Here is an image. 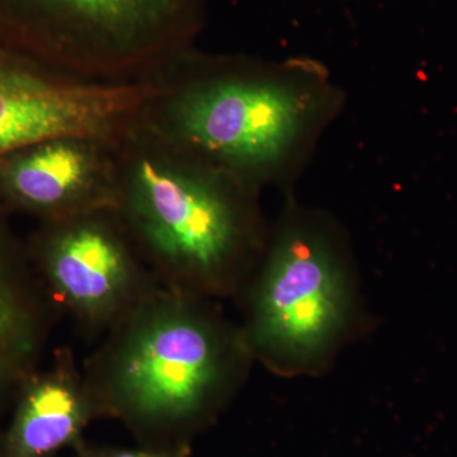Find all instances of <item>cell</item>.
<instances>
[{
	"label": "cell",
	"mask_w": 457,
	"mask_h": 457,
	"mask_svg": "<svg viewBox=\"0 0 457 457\" xmlns=\"http://www.w3.org/2000/svg\"><path fill=\"white\" fill-rule=\"evenodd\" d=\"M78 457H185L182 447L170 450L90 449L80 446Z\"/></svg>",
	"instance_id": "11"
},
{
	"label": "cell",
	"mask_w": 457,
	"mask_h": 457,
	"mask_svg": "<svg viewBox=\"0 0 457 457\" xmlns=\"http://www.w3.org/2000/svg\"><path fill=\"white\" fill-rule=\"evenodd\" d=\"M314 68L192 47L153 75L137 122L258 192L293 171L335 113L336 90Z\"/></svg>",
	"instance_id": "1"
},
{
	"label": "cell",
	"mask_w": 457,
	"mask_h": 457,
	"mask_svg": "<svg viewBox=\"0 0 457 457\" xmlns=\"http://www.w3.org/2000/svg\"><path fill=\"white\" fill-rule=\"evenodd\" d=\"M55 314L0 210V400L17 395L37 370Z\"/></svg>",
	"instance_id": "10"
},
{
	"label": "cell",
	"mask_w": 457,
	"mask_h": 457,
	"mask_svg": "<svg viewBox=\"0 0 457 457\" xmlns=\"http://www.w3.org/2000/svg\"><path fill=\"white\" fill-rule=\"evenodd\" d=\"M248 353L242 333L204 297L161 285L108 330L82 370L98 416L173 432L233 389Z\"/></svg>",
	"instance_id": "3"
},
{
	"label": "cell",
	"mask_w": 457,
	"mask_h": 457,
	"mask_svg": "<svg viewBox=\"0 0 457 457\" xmlns=\"http://www.w3.org/2000/svg\"><path fill=\"white\" fill-rule=\"evenodd\" d=\"M17 396L8 457H49L79 442L83 429L98 416L83 370L69 347L56 350L49 368L36 370Z\"/></svg>",
	"instance_id": "9"
},
{
	"label": "cell",
	"mask_w": 457,
	"mask_h": 457,
	"mask_svg": "<svg viewBox=\"0 0 457 457\" xmlns=\"http://www.w3.org/2000/svg\"><path fill=\"white\" fill-rule=\"evenodd\" d=\"M116 146L65 135L0 155V210L49 221L116 209Z\"/></svg>",
	"instance_id": "8"
},
{
	"label": "cell",
	"mask_w": 457,
	"mask_h": 457,
	"mask_svg": "<svg viewBox=\"0 0 457 457\" xmlns=\"http://www.w3.org/2000/svg\"><path fill=\"white\" fill-rule=\"evenodd\" d=\"M204 0H0V45L83 79H149L195 47Z\"/></svg>",
	"instance_id": "4"
},
{
	"label": "cell",
	"mask_w": 457,
	"mask_h": 457,
	"mask_svg": "<svg viewBox=\"0 0 457 457\" xmlns=\"http://www.w3.org/2000/svg\"><path fill=\"white\" fill-rule=\"evenodd\" d=\"M155 90L153 79L101 82L60 73L0 45V155L65 135L119 144Z\"/></svg>",
	"instance_id": "7"
},
{
	"label": "cell",
	"mask_w": 457,
	"mask_h": 457,
	"mask_svg": "<svg viewBox=\"0 0 457 457\" xmlns=\"http://www.w3.org/2000/svg\"><path fill=\"white\" fill-rule=\"evenodd\" d=\"M116 212L141 258L171 290H233L260 245L257 191L137 121L116 146Z\"/></svg>",
	"instance_id": "2"
},
{
	"label": "cell",
	"mask_w": 457,
	"mask_h": 457,
	"mask_svg": "<svg viewBox=\"0 0 457 457\" xmlns=\"http://www.w3.org/2000/svg\"><path fill=\"white\" fill-rule=\"evenodd\" d=\"M345 312L347 288L335 248L314 228L291 224L270 246L240 333L249 353L305 361L335 338Z\"/></svg>",
	"instance_id": "6"
},
{
	"label": "cell",
	"mask_w": 457,
	"mask_h": 457,
	"mask_svg": "<svg viewBox=\"0 0 457 457\" xmlns=\"http://www.w3.org/2000/svg\"><path fill=\"white\" fill-rule=\"evenodd\" d=\"M27 255L51 306L83 336H104L159 287L114 210L40 221Z\"/></svg>",
	"instance_id": "5"
}]
</instances>
